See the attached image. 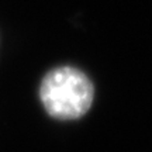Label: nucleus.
<instances>
[{"instance_id": "f257e3e1", "label": "nucleus", "mask_w": 152, "mask_h": 152, "mask_svg": "<svg viewBox=\"0 0 152 152\" xmlns=\"http://www.w3.org/2000/svg\"><path fill=\"white\" fill-rule=\"evenodd\" d=\"M92 82L72 66H61L48 72L41 82L39 97L49 115L59 120L79 118L93 103Z\"/></svg>"}]
</instances>
